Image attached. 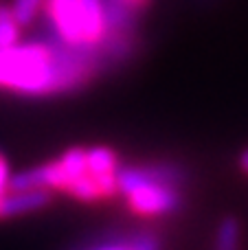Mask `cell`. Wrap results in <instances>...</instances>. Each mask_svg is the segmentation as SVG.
<instances>
[{
    "instance_id": "6da1fadb",
    "label": "cell",
    "mask_w": 248,
    "mask_h": 250,
    "mask_svg": "<svg viewBox=\"0 0 248 250\" xmlns=\"http://www.w3.org/2000/svg\"><path fill=\"white\" fill-rule=\"evenodd\" d=\"M101 73L99 48L68 44L48 26L33 42L0 48V88L29 99L73 95Z\"/></svg>"
},
{
    "instance_id": "7a4b0ae2",
    "label": "cell",
    "mask_w": 248,
    "mask_h": 250,
    "mask_svg": "<svg viewBox=\"0 0 248 250\" xmlns=\"http://www.w3.org/2000/svg\"><path fill=\"white\" fill-rule=\"evenodd\" d=\"M44 22L60 40L97 46L103 35L101 0H44Z\"/></svg>"
},
{
    "instance_id": "3957f363",
    "label": "cell",
    "mask_w": 248,
    "mask_h": 250,
    "mask_svg": "<svg viewBox=\"0 0 248 250\" xmlns=\"http://www.w3.org/2000/svg\"><path fill=\"white\" fill-rule=\"evenodd\" d=\"M119 193L125 195L127 207L143 217L171 215L183 207V193L178 187L156 185L147 180H127L119 182Z\"/></svg>"
},
{
    "instance_id": "277c9868",
    "label": "cell",
    "mask_w": 248,
    "mask_h": 250,
    "mask_svg": "<svg viewBox=\"0 0 248 250\" xmlns=\"http://www.w3.org/2000/svg\"><path fill=\"white\" fill-rule=\"evenodd\" d=\"M48 202H51V191L48 189H9L0 198V220L40 211V208L48 207Z\"/></svg>"
},
{
    "instance_id": "5b68a950",
    "label": "cell",
    "mask_w": 248,
    "mask_h": 250,
    "mask_svg": "<svg viewBox=\"0 0 248 250\" xmlns=\"http://www.w3.org/2000/svg\"><path fill=\"white\" fill-rule=\"evenodd\" d=\"M86 167L88 173L95 176L97 180L108 182V185H117V171L121 167L117 151L110 147H90L86 149Z\"/></svg>"
},
{
    "instance_id": "8992f818",
    "label": "cell",
    "mask_w": 248,
    "mask_h": 250,
    "mask_svg": "<svg viewBox=\"0 0 248 250\" xmlns=\"http://www.w3.org/2000/svg\"><path fill=\"white\" fill-rule=\"evenodd\" d=\"M86 250H161V242L149 230H136L127 237L103 239V242L95 244V246Z\"/></svg>"
},
{
    "instance_id": "52a82bcc",
    "label": "cell",
    "mask_w": 248,
    "mask_h": 250,
    "mask_svg": "<svg viewBox=\"0 0 248 250\" xmlns=\"http://www.w3.org/2000/svg\"><path fill=\"white\" fill-rule=\"evenodd\" d=\"M240 248V222L235 217H224L215 235V250H237Z\"/></svg>"
},
{
    "instance_id": "ba28073f",
    "label": "cell",
    "mask_w": 248,
    "mask_h": 250,
    "mask_svg": "<svg viewBox=\"0 0 248 250\" xmlns=\"http://www.w3.org/2000/svg\"><path fill=\"white\" fill-rule=\"evenodd\" d=\"M18 38H20V24L13 18L11 7H0V48L18 44Z\"/></svg>"
},
{
    "instance_id": "9c48e42d",
    "label": "cell",
    "mask_w": 248,
    "mask_h": 250,
    "mask_svg": "<svg viewBox=\"0 0 248 250\" xmlns=\"http://www.w3.org/2000/svg\"><path fill=\"white\" fill-rule=\"evenodd\" d=\"M42 7H44V0H13L11 11H13V18L18 20V24L29 26L35 20V16L42 11Z\"/></svg>"
},
{
    "instance_id": "30bf717a",
    "label": "cell",
    "mask_w": 248,
    "mask_h": 250,
    "mask_svg": "<svg viewBox=\"0 0 248 250\" xmlns=\"http://www.w3.org/2000/svg\"><path fill=\"white\" fill-rule=\"evenodd\" d=\"M103 2H108V4H117V7L127 9V11L136 13V16H143V13L147 11L149 7H152L154 0H103Z\"/></svg>"
},
{
    "instance_id": "8fae6325",
    "label": "cell",
    "mask_w": 248,
    "mask_h": 250,
    "mask_svg": "<svg viewBox=\"0 0 248 250\" xmlns=\"http://www.w3.org/2000/svg\"><path fill=\"white\" fill-rule=\"evenodd\" d=\"M9 178H11V169H9L7 156L0 151V198L9 191Z\"/></svg>"
},
{
    "instance_id": "7c38bea8",
    "label": "cell",
    "mask_w": 248,
    "mask_h": 250,
    "mask_svg": "<svg viewBox=\"0 0 248 250\" xmlns=\"http://www.w3.org/2000/svg\"><path fill=\"white\" fill-rule=\"evenodd\" d=\"M240 167L244 169V171L248 173V149L242 151V156H240Z\"/></svg>"
}]
</instances>
